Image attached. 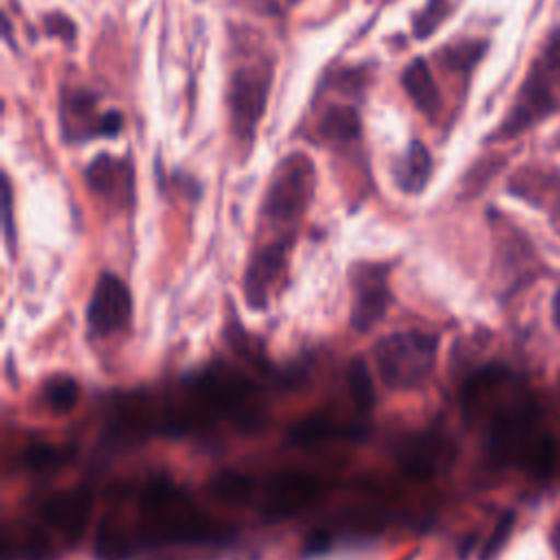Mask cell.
<instances>
[{
	"instance_id": "6da1fadb",
	"label": "cell",
	"mask_w": 560,
	"mask_h": 560,
	"mask_svg": "<svg viewBox=\"0 0 560 560\" xmlns=\"http://www.w3.org/2000/svg\"><path fill=\"white\" fill-rule=\"evenodd\" d=\"M372 357L381 381L389 389L420 387L433 372L438 337L424 330H398L381 337Z\"/></svg>"
},
{
	"instance_id": "7a4b0ae2",
	"label": "cell",
	"mask_w": 560,
	"mask_h": 560,
	"mask_svg": "<svg viewBox=\"0 0 560 560\" xmlns=\"http://www.w3.org/2000/svg\"><path fill=\"white\" fill-rule=\"evenodd\" d=\"M315 164L306 153L284 155L262 195V217L269 223H293L302 217L315 195Z\"/></svg>"
},
{
	"instance_id": "3957f363",
	"label": "cell",
	"mask_w": 560,
	"mask_h": 560,
	"mask_svg": "<svg viewBox=\"0 0 560 560\" xmlns=\"http://www.w3.org/2000/svg\"><path fill=\"white\" fill-rule=\"evenodd\" d=\"M273 68L267 61L236 68L228 79L225 105L232 136L249 147L254 142L260 118L265 116Z\"/></svg>"
},
{
	"instance_id": "277c9868",
	"label": "cell",
	"mask_w": 560,
	"mask_h": 560,
	"mask_svg": "<svg viewBox=\"0 0 560 560\" xmlns=\"http://www.w3.org/2000/svg\"><path fill=\"white\" fill-rule=\"evenodd\" d=\"M61 136L70 144L94 138H116L122 131V114L118 109L98 112V96L83 88H72L59 98Z\"/></svg>"
},
{
	"instance_id": "5b68a950",
	"label": "cell",
	"mask_w": 560,
	"mask_h": 560,
	"mask_svg": "<svg viewBox=\"0 0 560 560\" xmlns=\"http://www.w3.org/2000/svg\"><path fill=\"white\" fill-rule=\"evenodd\" d=\"M348 280L352 289L350 326L357 332H368L385 317L392 304L389 265L372 260L354 262L348 271Z\"/></svg>"
},
{
	"instance_id": "8992f818",
	"label": "cell",
	"mask_w": 560,
	"mask_h": 560,
	"mask_svg": "<svg viewBox=\"0 0 560 560\" xmlns=\"http://www.w3.org/2000/svg\"><path fill=\"white\" fill-rule=\"evenodd\" d=\"M133 300L127 284L112 271H103L92 289L85 308L90 337H112L131 322Z\"/></svg>"
},
{
	"instance_id": "52a82bcc",
	"label": "cell",
	"mask_w": 560,
	"mask_h": 560,
	"mask_svg": "<svg viewBox=\"0 0 560 560\" xmlns=\"http://www.w3.org/2000/svg\"><path fill=\"white\" fill-rule=\"evenodd\" d=\"M293 241V234H282L276 241L262 245L249 258L243 276V295L252 311H265L269 306L271 291L280 280L282 271L287 269Z\"/></svg>"
},
{
	"instance_id": "ba28073f",
	"label": "cell",
	"mask_w": 560,
	"mask_h": 560,
	"mask_svg": "<svg viewBox=\"0 0 560 560\" xmlns=\"http://www.w3.org/2000/svg\"><path fill=\"white\" fill-rule=\"evenodd\" d=\"M553 109H556V101L549 90V79L545 77L538 63H532L529 74L525 77L516 94V101L508 112L505 120L501 122V127L497 129L494 138H512L525 131L527 127L536 125L540 118H545Z\"/></svg>"
},
{
	"instance_id": "9c48e42d",
	"label": "cell",
	"mask_w": 560,
	"mask_h": 560,
	"mask_svg": "<svg viewBox=\"0 0 560 560\" xmlns=\"http://www.w3.org/2000/svg\"><path fill=\"white\" fill-rule=\"evenodd\" d=\"M88 188L112 206H129L133 201V168L129 160L109 153L96 155L85 168Z\"/></svg>"
},
{
	"instance_id": "30bf717a",
	"label": "cell",
	"mask_w": 560,
	"mask_h": 560,
	"mask_svg": "<svg viewBox=\"0 0 560 560\" xmlns=\"http://www.w3.org/2000/svg\"><path fill=\"white\" fill-rule=\"evenodd\" d=\"M269 508L278 514L311 505L322 494V483L308 472H280L269 479Z\"/></svg>"
},
{
	"instance_id": "8fae6325",
	"label": "cell",
	"mask_w": 560,
	"mask_h": 560,
	"mask_svg": "<svg viewBox=\"0 0 560 560\" xmlns=\"http://www.w3.org/2000/svg\"><path fill=\"white\" fill-rule=\"evenodd\" d=\"M42 518L59 529L70 540H77L83 534L88 514H90V497L83 490H70L52 494L39 508Z\"/></svg>"
},
{
	"instance_id": "7c38bea8",
	"label": "cell",
	"mask_w": 560,
	"mask_h": 560,
	"mask_svg": "<svg viewBox=\"0 0 560 560\" xmlns=\"http://www.w3.org/2000/svg\"><path fill=\"white\" fill-rule=\"evenodd\" d=\"M400 83L405 88V92L409 94V98L413 101V105L429 118H435L440 112V90L435 85V79L431 74V68L427 63V59L416 57L407 63V68L400 74Z\"/></svg>"
},
{
	"instance_id": "4fadbf2b",
	"label": "cell",
	"mask_w": 560,
	"mask_h": 560,
	"mask_svg": "<svg viewBox=\"0 0 560 560\" xmlns=\"http://www.w3.org/2000/svg\"><path fill=\"white\" fill-rule=\"evenodd\" d=\"M433 173V158L420 140H411L394 166V179L407 195H418L427 188Z\"/></svg>"
},
{
	"instance_id": "5bb4252c",
	"label": "cell",
	"mask_w": 560,
	"mask_h": 560,
	"mask_svg": "<svg viewBox=\"0 0 560 560\" xmlns=\"http://www.w3.org/2000/svg\"><path fill=\"white\" fill-rule=\"evenodd\" d=\"M317 133L332 142H354L361 138V118L352 105H332L319 118Z\"/></svg>"
},
{
	"instance_id": "9a60e30c",
	"label": "cell",
	"mask_w": 560,
	"mask_h": 560,
	"mask_svg": "<svg viewBox=\"0 0 560 560\" xmlns=\"http://www.w3.org/2000/svg\"><path fill=\"white\" fill-rule=\"evenodd\" d=\"M42 400L52 413H68L79 400V383L68 374H55L44 381Z\"/></svg>"
},
{
	"instance_id": "2e32d148",
	"label": "cell",
	"mask_w": 560,
	"mask_h": 560,
	"mask_svg": "<svg viewBox=\"0 0 560 560\" xmlns=\"http://www.w3.org/2000/svg\"><path fill=\"white\" fill-rule=\"evenodd\" d=\"M254 479L236 470H223L208 481V492L225 503H243L252 497Z\"/></svg>"
},
{
	"instance_id": "e0dca14e",
	"label": "cell",
	"mask_w": 560,
	"mask_h": 560,
	"mask_svg": "<svg viewBox=\"0 0 560 560\" xmlns=\"http://www.w3.org/2000/svg\"><path fill=\"white\" fill-rule=\"evenodd\" d=\"M346 378H348V389L354 407L359 411H370L374 407V385H372V376L365 361L359 357L352 359L348 365Z\"/></svg>"
},
{
	"instance_id": "ac0fdd59",
	"label": "cell",
	"mask_w": 560,
	"mask_h": 560,
	"mask_svg": "<svg viewBox=\"0 0 560 560\" xmlns=\"http://www.w3.org/2000/svg\"><path fill=\"white\" fill-rule=\"evenodd\" d=\"M72 446H55L48 442H35L22 451V462L31 470H44V468H57L66 464L72 457Z\"/></svg>"
},
{
	"instance_id": "d6986e66",
	"label": "cell",
	"mask_w": 560,
	"mask_h": 560,
	"mask_svg": "<svg viewBox=\"0 0 560 560\" xmlns=\"http://www.w3.org/2000/svg\"><path fill=\"white\" fill-rule=\"evenodd\" d=\"M455 7L457 0H427L424 9L413 20V35L418 39H427L455 11Z\"/></svg>"
},
{
	"instance_id": "ffe728a7",
	"label": "cell",
	"mask_w": 560,
	"mask_h": 560,
	"mask_svg": "<svg viewBox=\"0 0 560 560\" xmlns=\"http://www.w3.org/2000/svg\"><path fill=\"white\" fill-rule=\"evenodd\" d=\"M400 462L405 470L413 475H431L435 468V457L431 448V438H418L405 444L400 451Z\"/></svg>"
},
{
	"instance_id": "44dd1931",
	"label": "cell",
	"mask_w": 560,
	"mask_h": 560,
	"mask_svg": "<svg viewBox=\"0 0 560 560\" xmlns=\"http://www.w3.org/2000/svg\"><path fill=\"white\" fill-rule=\"evenodd\" d=\"M483 52H486V42H459L442 50V61L453 70L468 72L481 59Z\"/></svg>"
},
{
	"instance_id": "7402d4cb",
	"label": "cell",
	"mask_w": 560,
	"mask_h": 560,
	"mask_svg": "<svg viewBox=\"0 0 560 560\" xmlns=\"http://www.w3.org/2000/svg\"><path fill=\"white\" fill-rule=\"evenodd\" d=\"M2 232H4V243L9 247V256L13 258L15 254V236H18V230H15V219H13V186H11V179L7 173H2Z\"/></svg>"
},
{
	"instance_id": "603a6c76",
	"label": "cell",
	"mask_w": 560,
	"mask_h": 560,
	"mask_svg": "<svg viewBox=\"0 0 560 560\" xmlns=\"http://www.w3.org/2000/svg\"><path fill=\"white\" fill-rule=\"evenodd\" d=\"M540 66V70L553 79L560 81V28H553L547 44H545V50H542V59L536 61Z\"/></svg>"
},
{
	"instance_id": "cb8c5ba5",
	"label": "cell",
	"mask_w": 560,
	"mask_h": 560,
	"mask_svg": "<svg viewBox=\"0 0 560 560\" xmlns=\"http://www.w3.org/2000/svg\"><path fill=\"white\" fill-rule=\"evenodd\" d=\"M44 28H46L48 35L59 37V39H63V42H72L74 35H77L74 22H72L68 15L59 13V11H55V13H50V15L44 18Z\"/></svg>"
},
{
	"instance_id": "d4e9b609",
	"label": "cell",
	"mask_w": 560,
	"mask_h": 560,
	"mask_svg": "<svg viewBox=\"0 0 560 560\" xmlns=\"http://www.w3.org/2000/svg\"><path fill=\"white\" fill-rule=\"evenodd\" d=\"M512 512L510 514H505L503 516V521L497 525V529H494V534L490 536V540H488V545H486V551H483V560H490V558H494L497 556V551L503 547V542H505V538H508V534H510V529H512Z\"/></svg>"
},
{
	"instance_id": "484cf974",
	"label": "cell",
	"mask_w": 560,
	"mask_h": 560,
	"mask_svg": "<svg viewBox=\"0 0 560 560\" xmlns=\"http://www.w3.org/2000/svg\"><path fill=\"white\" fill-rule=\"evenodd\" d=\"M553 322H556V326L560 328V291H558L556 298H553Z\"/></svg>"
},
{
	"instance_id": "4316f807",
	"label": "cell",
	"mask_w": 560,
	"mask_h": 560,
	"mask_svg": "<svg viewBox=\"0 0 560 560\" xmlns=\"http://www.w3.org/2000/svg\"><path fill=\"white\" fill-rule=\"evenodd\" d=\"M289 2H300V0H289Z\"/></svg>"
}]
</instances>
